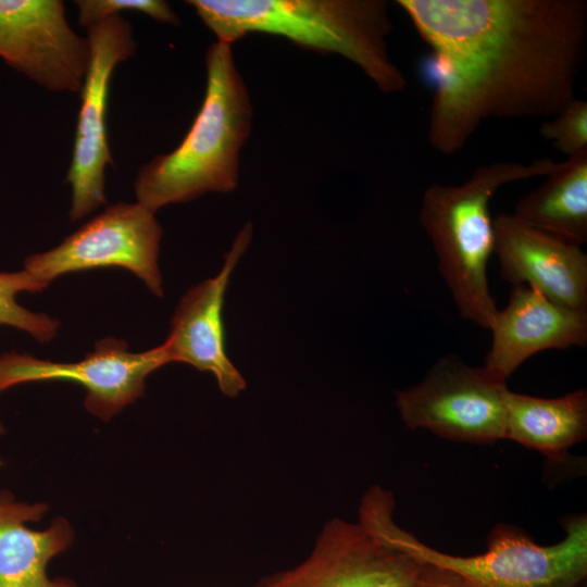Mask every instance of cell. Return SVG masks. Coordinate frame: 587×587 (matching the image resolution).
Here are the masks:
<instances>
[{
  "label": "cell",
  "mask_w": 587,
  "mask_h": 587,
  "mask_svg": "<svg viewBox=\"0 0 587 587\" xmlns=\"http://www.w3.org/2000/svg\"><path fill=\"white\" fill-rule=\"evenodd\" d=\"M0 465H1V460H0Z\"/></svg>",
  "instance_id": "24"
},
{
  "label": "cell",
  "mask_w": 587,
  "mask_h": 587,
  "mask_svg": "<svg viewBox=\"0 0 587 587\" xmlns=\"http://www.w3.org/2000/svg\"><path fill=\"white\" fill-rule=\"evenodd\" d=\"M512 213L523 223L582 247L587 242V149L559 162Z\"/></svg>",
  "instance_id": "17"
},
{
  "label": "cell",
  "mask_w": 587,
  "mask_h": 587,
  "mask_svg": "<svg viewBox=\"0 0 587 587\" xmlns=\"http://www.w3.org/2000/svg\"><path fill=\"white\" fill-rule=\"evenodd\" d=\"M251 237L252 225L248 223L236 236L218 274L182 296L163 342L171 363H185L211 373L222 394L229 398L237 397L247 384L227 357L223 307L230 275Z\"/></svg>",
  "instance_id": "12"
},
{
  "label": "cell",
  "mask_w": 587,
  "mask_h": 587,
  "mask_svg": "<svg viewBox=\"0 0 587 587\" xmlns=\"http://www.w3.org/2000/svg\"><path fill=\"white\" fill-rule=\"evenodd\" d=\"M413 587H464L452 572L430 563H424Z\"/></svg>",
  "instance_id": "21"
},
{
  "label": "cell",
  "mask_w": 587,
  "mask_h": 587,
  "mask_svg": "<svg viewBox=\"0 0 587 587\" xmlns=\"http://www.w3.org/2000/svg\"><path fill=\"white\" fill-rule=\"evenodd\" d=\"M490 330L492 344L484 366L507 380L539 351L585 346L587 311L558 304L526 285H514L507 307L497 311Z\"/></svg>",
  "instance_id": "14"
},
{
  "label": "cell",
  "mask_w": 587,
  "mask_h": 587,
  "mask_svg": "<svg viewBox=\"0 0 587 587\" xmlns=\"http://www.w3.org/2000/svg\"><path fill=\"white\" fill-rule=\"evenodd\" d=\"M429 46L428 141L462 149L489 118H549L576 99L586 0H398Z\"/></svg>",
  "instance_id": "1"
},
{
  "label": "cell",
  "mask_w": 587,
  "mask_h": 587,
  "mask_svg": "<svg viewBox=\"0 0 587 587\" xmlns=\"http://www.w3.org/2000/svg\"><path fill=\"white\" fill-rule=\"evenodd\" d=\"M394 511L392 494L373 487L362 497L358 519L416 560L454 573L464 587H578L586 582V513L564 516V536L553 545H539L524 529L498 523L483 553L455 555L424 544L400 527Z\"/></svg>",
  "instance_id": "4"
},
{
  "label": "cell",
  "mask_w": 587,
  "mask_h": 587,
  "mask_svg": "<svg viewBox=\"0 0 587 587\" xmlns=\"http://www.w3.org/2000/svg\"><path fill=\"white\" fill-rule=\"evenodd\" d=\"M163 230L155 212L136 202L108 205L57 247L28 255L24 268L50 285L62 275L103 267L129 271L163 297L159 267Z\"/></svg>",
  "instance_id": "7"
},
{
  "label": "cell",
  "mask_w": 587,
  "mask_h": 587,
  "mask_svg": "<svg viewBox=\"0 0 587 587\" xmlns=\"http://www.w3.org/2000/svg\"><path fill=\"white\" fill-rule=\"evenodd\" d=\"M422 567L359 519L335 517L301 563L264 575L253 587H413Z\"/></svg>",
  "instance_id": "10"
},
{
  "label": "cell",
  "mask_w": 587,
  "mask_h": 587,
  "mask_svg": "<svg viewBox=\"0 0 587 587\" xmlns=\"http://www.w3.org/2000/svg\"><path fill=\"white\" fill-rule=\"evenodd\" d=\"M558 165L551 159L499 161L475 168L461 185L434 183L425 189L420 223L463 319L490 329L498 311L487 280L494 249L491 198L505 184L547 176Z\"/></svg>",
  "instance_id": "5"
},
{
  "label": "cell",
  "mask_w": 587,
  "mask_h": 587,
  "mask_svg": "<svg viewBox=\"0 0 587 587\" xmlns=\"http://www.w3.org/2000/svg\"><path fill=\"white\" fill-rule=\"evenodd\" d=\"M171 363L164 344L141 352L125 340L108 336L77 362H53L16 351L0 354V394L36 382H73L86 389L84 405L103 422L145 395L147 377Z\"/></svg>",
  "instance_id": "9"
},
{
  "label": "cell",
  "mask_w": 587,
  "mask_h": 587,
  "mask_svg": "<svg viewBox=\"0 0 587 587\" xmlns=\"http://www.w3.org/2000/svg\"><path fill=\"white\" fill-rule=\"evenodd\" d=\"M89 63L79 91L80 107L66 182L71 185V221L107 202L105 170L113 165L107 133L110 82L118 63L136 51L132 24L121 14L87 28Z\"/></svg>",
  "instance_id": "8"
},
{
  "label": "cell",
  "mask_w": 587,
  "mask_h": 587,
  "mask_svg": "<svg viewBox=\"0 0 587 587\" xmlns=\"http://www.w3.org/2000/svg\"><path fill=\"white\" fill-rule=\"evenodd\" d=\"M501 277L526 285L563 307L587 311V254L579 246L538 230L512 213L492 220Z\"/></svg>",
  "instance_id": "13"
},
{
  "label": "cell",
  "mask_w": 587,
  "mask_h": 587,
  "mask_svg": "<svg viewBox=\"0 0 587 587\" xmlns=\"http://www.w3.org/2000/svg\"><path fill=\"white\" fill-rule=\"evenodd\" d=\"M586 436V389L557 398L508 391L504 439L542 453L553 464H565L569 449Z\"/></svg>",
  "instance_id": "16"
},
{
  "label": "cell",
  "mask_w": 587,
  "mask_h": 587,
  "mask_svg": "<svg viewBox=\"0 0 587 587\" xmlns=\"http://www.w3.org/2000/svg\"><path fill=\"white\" fill-rule=\"evenodd\" d=\"M0 58L49 91L79 93L89 42L70 26L61 0H0Z\"/></svg>",
  "instance_id": "11"
},
{
  "label": "cell",
  "mask_w": 587,
  "mask_h": 587,
  "mask_svg": "<svg viewBox=\"0 0 587 587\" xmlns=\"http://www.w3.org/2000/svg\"><path fill=\"white\" fill-rule=\"evenodd\" d=\"M586 585H587V584H586V582H585V583H583V584H582L580 586H578V587H586Z\"/></svg>",
  "instance_id": "23"
},
{
  "label": "cell",
  "mask_w": 587,
  "mask_h": 587,
  "mask_svg": "<svg viewBox=\"0 0 587 587\" xmlns=\"http://www.w3.org/2000/svg\"><path fill=\"white\" fill-rule=\"evenodd\" d=\"M48 286L25 268L0 272V325L25 332L41 344L55 338L60 329L58 319L42 312H33L16 300L21 292H40Z\"/></svg>",
  "instance_id": "18"
},
{
  "label": "cell",
  "mask_w": 587,
  "mask_h": 587,
  "mask_svg": "<svg viewBox=\"0 0 587 587\" xmlns=\"http://www.w3.org/2000/svg\"><path fill=\"white\" fill-rule=\"evenodd\" d=\"M540 136L561 153L573 157L587 149V101L574 99L540 127Z\"/></svg>",
  "instance_id": "19"
},
{
  "label": "cell",
  "mask_w": 587,
  "mask_h": 587,
  "mask_svg": "<svg viewBox=\"0 0 587 587\" xmlns=\"http://www.w3.org/2000/svg\"><path fill=\"white\" fill-rule=\"evenodd\" d=\"M48 511L47 502L21 501L0 490V587H77L68 577L48 574L50 561L74 542L72 524L58 516L45 529L28 526Z\"/></svg>",
  "instance_id": "15"
},
{
  "label": "cell",
  "mask_w": 587,
  "mask_h": 587,
  "mask_svg": "<svg viewBox=\"0 0 587 587\" xmlns=\"http://www.w3.org/2000/svg\"><path fill=\"white\" fill-rule=\"evenodd\" d=\"M78 24L86 28L122 11L146 14L154 21L178 26L180 18L168 2L163 0H77Z\"/></svg>",
  "instance_id": "20"
},
{
  "label": "cell",
  "mask_w": 587,
  "mask_h": 587,
  "mask_svg": "<svg viewBox=\"0 0 587 587\" xmlns=\"http://www.w3.org/2000/svg\"><path fill=\"white\" fill-rule=\"evenodd\" d=\"M207 87L201 107L178 146L137 172V202L157 212L207 192H230L239 157L250 135L252 104L232 45L215 41L205 52Z\"/></svg>",
  "instance_id": "3"
},
{
  "label": "cell",
  "mask_w": 587,
  "mask_h": 587,
  "mask_svg": "<svg viewBox=\"0 0 587 587\" xmlns=\"http://www.w3.org/2000/svg\"><path fill=\"white\" fill-rule=\"evenodd\" d=\"M507 380L458 355L439 359L414 386L396 391L410 429H427L458 442L492 445L504 439Z\"/></svg>",
  "instance_id": "6"
},
{
  "label": "cell",
  "mask_w": 587,
  "mask_h": 587,
  "mask_svg": "<svg viewBox=\"0 0 587 587\" xmlns=\"http://www.w3.org/2000/svg\"><path fill=\"white\" fill-rule=\"evenodd\" d=\"M221 42L233 45L251 33L282 36L358 65L384 93L402 92L408 80L392 62V30L384 0H188Z\"/></svg>",
  "instance_id": "2"
},
{
  "label": "cell",
  "mask_w": 587,
  "mask_h": 587,
  "mask_svg": "<svg viewBox=\"0 0 587 587\" xmlns=\"http://www.w3.org/2000/svg\"><path fill=\"white\" fill-rule=\"evenodd\" d=\"M4 433H5V428H4L3 422L0 419V436H2Z\"/></svg>",
  "instance_id": "22"
}]
</instances>
